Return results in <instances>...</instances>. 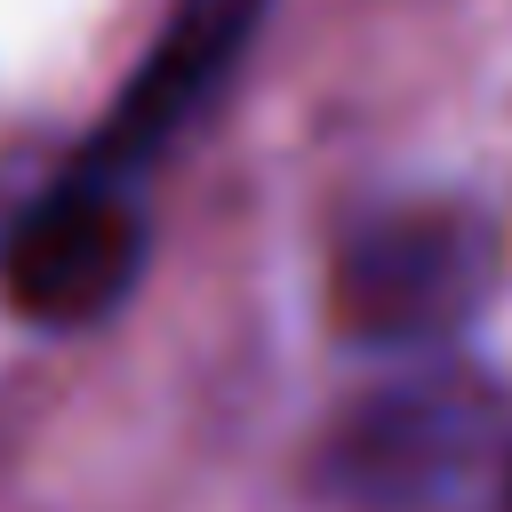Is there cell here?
Here are the masks:
<instances>
[{
	"instance_id": "obj_1",
	"label": "cell",
	"mask_w": 512,
	"mask_h": 512,
	"mask_svg": "<svg viewBox=\"0 0 512 512\" xmlns=\"http://www.w3.org/2000/svg\"><path fill=\"white\" fill-rule=\"evenodd\" d=\"M512 496V424L464 368L376 384L320 440V496L336 512H480Z\"/></svg>"
},
{
	"instance_id": "obj_2",
	"label": "cell",
	"mask_w": 512,
	"mask_h": 512,
	"mask_svg": "<svg viewBox=\"0 0 512 512\" xmlns=\"http://www.w3.org/2000/svg\"><path fill=\"white\" fill-rule=\"evenodd\" d=\"M496 288V224L472 200H392L336 240L328 312L368 352L448 344Z\"/></svg>"
},
{
	"instance_id": "obj_3",
	"label": "cell",
	"mask_w": 512,
	"mask_h": 512,
	"mask_svg": "<svg viewBox=\"0 0 512 512\" xmlns=\"http://www.w3.org/2000/svg\"><path fill=\"white\" fill-rule=\"evenodd\" d=\"M152 256V208L136 176L96 160H64L0 232V288L32 328H96L112 320Z\"/></svg>"
},
{
	"instance_id": "obj_4",
	"label": "cell",
	"mask_w": 512,
	"mask_h": 512,
	"mask_svg": "<svg viewBox=\"0 0 512 512\" xmlns=\"http://www.w3.org/2000/svg\"><path fill=\"white\" fill-rule=\"evenodd\" d=\"M272 0H168L152 48L136 56V72L120 80L112 112L96 120V136L80 144V160L112 168V176H152L168 160V144L184 128H200L216 112V96L240 80L256 32H264Z\"/></svg>"
}]
</instances>
